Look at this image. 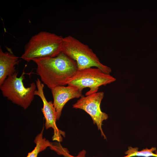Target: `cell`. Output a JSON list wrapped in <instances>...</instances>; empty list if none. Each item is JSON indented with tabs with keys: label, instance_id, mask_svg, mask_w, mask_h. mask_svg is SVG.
<instances>
[{
	"label": "cell",
	"instance_id": "1",
	"mask_svg": "<svg viewBox=\"0 0 157 157\" xmlns=\"http://www.w3.org/2000/svg\"><path fill=\"white\" fill-rule=\"evenodd\" d=\"M37 65L36 72L41 81L51 89L65 86L78 70L76 62L61 52L55 57L33 59Z\"/></svg>",
	"mask_w": 157,
	"mask_h": 157
},
{
	"label": "cell",
	"instance_id": "2",
	"mask_svg": "<svg viewBox=\"0 0 157 157\" xmlns=\"http://www.w3.org/2000/svg\"><path fill=\"white\" fill-rule=\"evenodd\" d=\"M63 38L53 33L40 31L30 39L20 58L29 62L35 58L56 56L62 52Z\"/></svg>",
	"mask_w": 157,
	"mask_h": 157
},
{
	"label": "cell",
	"instance_id": "3",
	"mask_svg": "<svg viewBox=\"0 0 157 157\" xmlns=\"http://www.w3.org/2000/svg\"><path fill=\"white\" fill-rule=\"evenodd\" d=\"M62 52L76 62L78 69L95 67L107 74L112 71L110 67L100 62L88 45L70 35L63 38Z\"/></svg>",
	"mask_w": 157,
	"mask_h": 157
},
{
	"label": "cell",
	"instance_id": "4",
	"mask_svg": "<svg viewBox=\"0 0 157 157\" xmlns=\"http://www.w3.org/2000/svg\"><path fill=\"white\" fill-rule=\"evenodd\" d=\"M23 72L21 76H17L18 72L7 77L0 85V89L3 96L13 103L27 109L34 98V92L36 85L32 83L28 87L24 86L23 81L24 79Z\"/></svg>",
	"mask_w": 157,
	"mask_h": 157
},
{
	"label": "cell",
	"instance_id": "5",
	"mask_svg": "<svg viewBox=\"0 0 157 157\" xmlns=\"http://www.w3.org/2000/svg\"><path fill=\"white\" fill-rule=\"evenodd\" d=\"M116 79L110 74L105 73L99 69L92 67L78 69L69 79L67 85L76 87L81 91L88 88L86 96L97 92L99 87L114 82Z\"/></svg>",
	"mask_w": 157,
	"mask_h": 157
},
{
	"label": "cell",
	"instance_id": "6",
	"mask_svg": "<svg viewBox=\"0 0 157 157\" xmlns=\"http://www.w3.org/2000/svg\"><path fill=\"white\" fill-rule=\"evenodd\" d=\"M104 96L103 92H97L86 96L83 95L72 106L74 108L82 109L89 115L93 124H96L98 130L100 131L101 136L106 140L102 126L103 122L107 119L108 116L107 114L101 111L100 107Z\"/></svg>",
	"mask_w": 157,
	"mask_h": 157
},
{
	"label": "cell",
	"instance_id": "7",
	"mask_svg": "<svg viewBox=\"0 0 157 157\" xmlns=\"http://www.w3.org/2000/svg\"><path fill=\"white\" fill-rule=\"evenodd\" d=\"M37 88L34 92V95H37L41 99L43 104L42 111L45 120V127L46 129L52 128L54 134L52 137L53 140L58 142H62L63 137L65 136V132L59 130L57 127L56 122L57 116L56 111L52 101H48L44 96V84L41 83L38 78L36 81Z\"/></svg>",
	"mask_w": 157,
	"mask_h": 157
},
{
	"label": "cell",
	"instance_id": "8",
	"mask_svg": "<svg viewBox=\"0 0 157 157\" xmlns=\"http://www.w3.org/2000/svg\"><path fill=\"white\" fill-rule=\"evenodd\" d=\"M51 90L57 120L60 119L63 109L69 101L73 99L81 97L83 96L81 91L77 88L72 86H57Z\"/></svg>",
	"mask_w": 157,
	"mask_h": 157
},
{
	"label": "cell",
	"instance_id": "9",
	"mask_svg": "<svg viewBox=\"0 0 157 157\" xmlns=\"http://www.w3.org/2000/svg\"><path fill=\"white\" fill-rule=\"evenodd\" d=\"M19 63V57L15 55L11 50L3 52L0 48V85L8 76L16 72L15 66Z\"/></svg>",
	"mask_w": 157,
	"mask_h": 157
},
{
	"label": "cell",
	"instance_id": "10",
	"mask_svg": "<svg viewBox=\"0 0 157 157\" xmlns=\"http://www.w3.org/2000/svg\"><path fill=\"white\" fill-rule=\"evenodd\" d=\"M44 129L43 126L41 132L36 136L34 140L35 147L33 150L28 153L26 157H37L39 153L51 146V142L43 137Z\"/></svg>",
	"mask_w": 157,
	"mask_h": 157
},
{
	"label": "cell",
	"instance_id": "11",
	"mask_svg": "<svg viewBox=\"0 0 157 157\" xmlns=\"http://www.w3.org/2000/svg\"><path fill=\"white\" fill-rule=\"evenodd\" d=\"M137 147H132L129 146L128 150L125 152L126 155L121 157H133L134 156L157 157V151L156 148L152 147L150 149L146 148L140 151H138Z\"/></svg>",
	"mask_w": 157,
	"mask_h": 157
},
{
	"label": "cell",
	"instance_id": "12",
	"mask_svg": "<svg viewBox=\"0 0 157 157\" xmlns=\"http://www.w3.org/2000/svg\"><path fill=\"white\" fill-rule=\"evenodd\" d=\"M50 149L55 151L58 154L62 155L64 157H85L86 151L83 150L80 151L76 156L70 154L67 149L63 147L60 143H52L49 147Z\"/></svg>",
	"mask_w": 157,
	"mask_h": 157
},
{
	"label": "cell",
	"instance_id": "13",
	"mask_svg": "<svg viewBox=\"0 0 157 157\" xmlns=\"http://www.w3.org/2000/svg\"></svg>",
	"mask_w": 157,
	"mask_h": 157
}]
</instances>
